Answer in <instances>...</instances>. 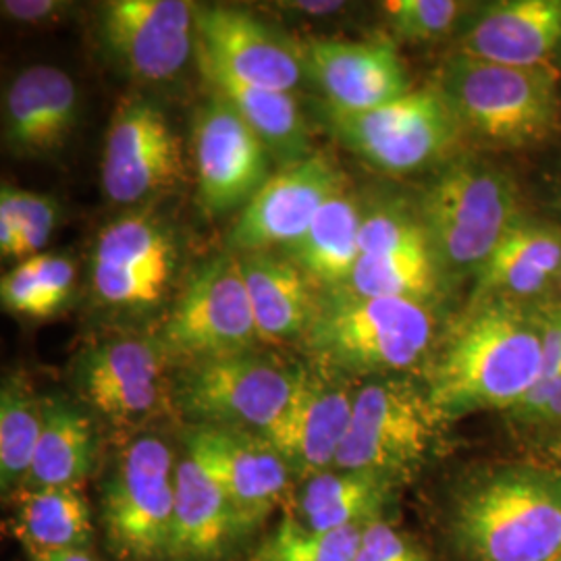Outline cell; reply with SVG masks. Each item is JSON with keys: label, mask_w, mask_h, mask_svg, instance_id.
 Wrapping results in <instances>:
<instances>
[{"label": "cell", "mask_w": 561, "mask_h": 561, "mask_svg": "<svg viewBox=\"0 0 561 561\" xmlns=\"http://www.w3.org/2000/svg\"><path fill=\"white\" fill-rule=\"evenodd\" d=\"M44 422V400L25 377H7L0 391V486L15 495L27 481Z\"/></svg>", "instance_id": "f546056e"}, {"label": "cell", "mask_w": 561, "mask_h": 561, "mask_svg": "<svg viewBox=\"0 0 561 561\" xmlns=\"http://www.w3.org/2000/svg\"><path fill=\"white\" fill-rule=\"evenodd\" d=\"M542 350L530 304L470 301L435 350L426 391L447 421L512 410L541 381Z\"/></svg>", "instance_id": "6da1fadb"}, {"label": "cell", "mask_w": 561, "mask_h": 561, "mask_svg": "<svg viewBox=\"0 0 561 561\" xmlns=\"http://www.w3.org/2000/svg\"><path fill=\"white\" fill-rule=\"evenodd\" d=\"M96 460L99 439L90 416L62 398L44 400L41 439L23 489L81 486Z\"/></svg>", "instance_id": "484cf974"}, {"label": "cell", "mask_w": 561, "mask_h": 561, "mask_svg": "<svg viewBox=\"0 0 561 561\" xmlns=\"http://www.w3.org/2000/svg\"><path fill=\"white\" fill-rule=\"evenodd\" d=\"M421 245H428V240L416 210L387 204L362 215L360 256L396 254Z\"/></svg>", "instance_id": "8d00e7d4"}, {"label": "cell", "mask_w": 561, "mask_h": 561, "mask_svg": "<svg viewBox=\"0 0 561 561\" xmlns=\"http://www.w3.org/2000/svg\"><path fill=\"white\" fill-rule=\"evenodd\" d=\"M32 561H99L90 549H69V551H53V553H42L32 558Z\"/></svg>", "instance_id": "f6af8a7d"}, {"label": "cell", "mask_w": 561, "mask_h": 561, "mask_svg": "<svg viewBox=\"0 0 561 561\" xmlns=\"http://www.w3.org/2000/svg\"><path fill=\"white\" fill-rule=\"evenodd\" d=\"M301 50L306 76L321 88L331 108L370 111L412 90L408 69L391 42L324 38Z\"/></svg>", "instance_id": "d6986e66"}, {"label": "cell", "mask_w": 561, "mask_h": 561, "mask_svg": "<svg viewBox=\"0 0 561 561\" xmlns=\"http://www.w3.org/2000/svg\"><path fill=\"white\" fill-rule=\"evenodd\" d=\"M59 221V204L50 196L2 185L0 192V254L27 261L48 243Z\"/></svg>", "instance_id": "836d02e7"}, {"label": "cell", "mask_w": 561, "mask_h": 561, "mask_svg": "<svg viewBox=\"0 0 561 561\" xmlns=\"http://www.w3.org/2000/svg\"><path fill=\"white\" fill-rule=\"evenodd\" d=\"M366 526L321 533L306 528L289 514L264 545L261 561H354Z\"/></svg>", "instance_id": "e575fe53"}, {"label": "cell", "mask_w": 561, "mask_h": 561, "mask_svg": "<svg viewBox=\"0 0 561 561\" xmlns=\"http://www.w3.org/2000/svg\"><path fill=\"white\" fill-rule=\"evenodd\" d=\"M530 308L541 335L542 370L539 385H542L561 377V300L558 296H549L530 304Z\"/></svg>", "instance_id": "60d3db41"}, {"label": "cell", "mask_w": 561, "mask_h": 561, "mask_svg": "<svg viewBox=\"0 0 561 561\" xmlns=\"http://www.w3.org/2000/svg\"><path fill=\"white\" fill-rule=\"evenodd\" d=\"M252 528L221 489L187 456L175 468L171 561H217Z\"/></svg>", "instance_id": "603a6c76"}, {"label": "cell", "mask_w": 561, "mask_h": 561, "mask_svg": "<svg viewBox=\"0 0 561 561\" xmlns=\"http://www.w3.org/2000/svg\"><path fill=\"white\" fill-rule=\"evenodd\" d=\"M341 192H345V178L324 152L287 164L245 204L231 229L229 245L241 254L266 252L275 245L289 248L308 231L322 206Z\"/></svg>", "instance_id": "5bb4252c"}, {"label": "cell", "mask_w": 561, "mask_h": 561, "mask_svg": "<svg viewBox=\"0 0 561 561\" xmlns=\"http://www.w3.org/2000/svg\"><path fill=\"white\" fill-rule=\"evenodd\" d=\"M319 368L352 377H403L435 354L437 321L428 301L368 298L347 287L319 294L301 337Z\"/></svg>", "instance_id": "3957f363"}, {"label": "cell", "mask_w": 561, "mask_h": 561, "mask_svg": "<svg viewBox=\"0 0 561 561\" xmlns=\"http://www.w3.org/2000/svg\"><path fill=\"white\" fill-rule=\"evenodd\" d=\"M196 57L201 69L266 90L291 92L306 76L300 46L227 4H196Z\"/></svg>", "instance_id": "8fae6325"}, {"label": "cell", "mask_w": 561, "mask_h": 561, "mask_svg": "<svg viewBox=\"0 0 561 561\" xmlns=\"http://www.w3.org/2000/svg\"><path fill=\"white\" fill-rule=\"evenodd\" d=\"M283 7H289V11H298L304 15H331V13H340L341 9L345 7L343 2H329V0H321V2H285Z\"/></svg>", "instance_id": "ee69618b"}, {"label": "cell", "mask_w": 561, "mask_h": 561, "mask_svg": "<svg viewBox=\"0 0 561 561\" xmlns=\"http://www.w3.org/2000/svg\"><path fill=\"white\" fill-rule=\"evenodd\" d=\"M271 159L259 134L222 96L202 106L194 129V161L198 196L208 215L243 210L271 178Z\"/></svg>", "instance_id": "9a60e30c"}, {"label": "cell", "mask_w": 561, "mask_h": 561, "mask_svg": "<svg viewBox=\"0 0 561 561\" xmlns=\"http://www.w3.org/2000/svg\"><path fill=\"white\" fill-rule=\"evenodd\" d=\"M382 11L393 32L408 42L439 41L463 25L474 4L458 0H389Z\"/></svg>", "instance_id": "d590c367"}, {"label": "cell", "mask_w": 561, "mask_h": 561, "mask_svg": "<svg viewBox=\"0 0 561 561\" xmlns=\"http://www.w3.org/2000/svg\"><path fill=\"white\" fill-rule=\"evenodd\" d=\"M558 561H561V558H560V560H558Z\"/></svg>", "instance_id": "7dc6e473"}, {"label": "cell", "mask_w": 561, "mask_h": 561, "mask_svg": "<svg viewBox=\"0 0 561 561\" xmlns=\"http://www.w3.org/2000/svg\"><path fill=\"white\" fill-rule=\"evenodd\" d=\"M101 38L125 71L144 81L178 78L196 50V4L185 0H111Z\"/></svg>", "instance_id": "4fadbf2b"}, {"label": "cell", "mask_w": 561, "mask_h": 561, "mask_svg": "<svg viewBox=\"0 0 561 561\" xmlns=\"http://www.w3.org/2000/svg\"><path fill=\"white\" fill-rule=\"evenodd\" d=\"M13 500V533L32 558L53 551L90 549L94 526L81 486L23 489Z\"/></svg>", "instance_id": "4316f807"}, {"label": "cell", "mask_w": 561, "mask_h": 561, "mask_svg": "<svg viewBox=\"0 0 561 561\" xmlns=\"http://www.w3.org/2000/svg\"><path fill=\"white\" fill-rule=\"evenodd\" d=\"M461 131L495 150L549 140L560 119L558 69L507 67L454 55L437 80Z\"/></svg>", "instance_id": "5b68a950"}, {"label": "cell", "mask_w": 561, "mask_h": 561, "mask_svg": "<svg viewBox=\"0 0 561 561\" xmlns=\"http://www.w3.org/2000/svg\"><path fill=\"white\" fill-rule=\"evenodd\" d=\"M183 175L180 138L161 108L148 101L123 102L102 154V190L108 201L129 206L157 198Z\"/></svg>", "instance_id": "7c38bea8"}, {"label": "cell", "mask_w": 561, "mask_h": 561, "mask_svg": "<svg viewBox=\"0 0 561 561\" xmlns=\"http://www.w3.org/2000/svg\"><path fill=\"white\" fill-rule=\"evenodd\" d=\"M401 484L368 472L329 470L301 484L291 514L310 530H340L382 520Z\"/></svg>", "instance_id": "d4e9b609"}, {"label": "cell", "mask_w": 561, "mask_h": 561, "mask_svg": "<svg viewBox=\"0 0 561 561\" xmlns=\"http://www.w3.org/2000/svg\"><path fill=\"white\" fill-rule=\"evenodd\" d=\"M256 341L261 340L236 254H222L202 266L162 331L169 354L196 362L250 354Z\"/></svg>", "instance_id": "30bf717a"}, {"label": "cell", "mask_w": 561, "mask_h": 561, "mask_svg": "<svg viewBox=\"0 0 561 561\" xmlns=\"http://www.w3.org/2000/svg\"><path fill=\"white\" fill-rule=\"evenodd\" d=\"M301 368L240 354L196 362L181 379L178 401L196 426L266 435L287 410Z\"/></svg>", "instance_id": "9c48e42d"}, {"label": "cell", "mask_w": 561, "mask_h": 561, "mask_svg": "<svg viewBox=\"0 0 561 561\" xmlns=\"http://www.w3.org/2000/svg\"><path fill=\"white\" fill-rule=\"evenodd\" d=\"M354 561H431V556L421 542L382 518L364 528Z\"/></svg>", "instance_id": "ab89813d"}, {"label": "cell", "mask_w": 561, "mask_h": 561, "mask_svg": "<svg viewBox=\"0 0 561 561\" xmlns=\"http://www.w3.org/2000/svg\"><path fill=\"white\" fill-rule=\"evenodd\" d=\"M449 424L424 385L408 377L368 379L356 391L333 470L368 472L403 486L442 456Z\"/></svg>", "instance_id": "8992f818"}, {"label": "cell", "mask_w": 561, "mask_h": 561, "mask_svg": "<svg viewBox=\"0 0 561 561\" xmlns=\"http://www.w3.org/2000/svg\"><path fill=\"white\" fill-rule=\"evenodd\" d=\"M169 279V271L123 268L92 262L94 291L102 301L113 306H150L161 300Z\"/></svg>", "instance_id": "74e56055"}, {"label": "cell", "mask_w": 561, "mask_h": 561, "mask_svg": "<svg viewBox=\"0 0 561 561\" xmlns=\"http://www.w3.org/2000/svg\"><path fill=\"white\" fill-rule=\"evenodd\" d=\"M460 561H558L561 472L541 461L486 463L466 474L445 510Z\"/></svg>", "instance_id": "7a4b0ae2"}, {"label": "cell", "mask_w": 561, "mask_h": 561, "mask_svg": "<svg viewBox=\"0 0 561 561\" xmlns=\"http://www.w3.org/2000/svg\"><path fill=\"white\" fill-rule=\"evenodd\" d=\"M76 266L60 254H36L21 261L0 280L2 308L25 319H48L67 304Z\"/></svg>", "instance_id": "1f68e13d"}, {"label": "cell", "mask_w": 561, "mask_h": 561, "mask_svg": "<svg viewBox=\"0 0 561 561\" xmlns=\"http://www.w3.org/2000/svg\"><path fill=\"white\" fill-rule=\"evenodd\" d=\"M80 117V92L62 69L36 65L21 71L4 96V141L23 154L55 152Z\"/></svg>", "instance_id": "7402d4cb"}, {"label": "cell", "mask_w": 561, "mask_h": 561, "mask_svg": "<svg viewBox=\"0 0 561 561\" xmlns=\"http://www.w3.org/2000/svg\"><path fill=\"white\" fill-rule=\"evenodd\" d=\"M442 279H477L524 215L520 187L495 162L458 157L426 183L416 208Z\"/></svg>", "instance_id": "277c9868"}, {"label": "cell", "mask_w": 561, "mask_h": 561, "mask_svg": "<svg viewBox=\"0 0 561 561\" xmlns=\"http://www.w3.org/2000/svg\"><path fill=\"white\" fill-rule=\"evenodd\" d=\"M360 385L327 370H301L296 393L279 422L262 435L291 474L308 481L335 468Z\"/></svg>", "instance_id": "e0dca14e"}, {"label": "cell", "mask_w": 561, "mask_h": 561, "mask_svg": "<svg viewBox=\"0 0 561 561\" xmlns=\"http://www.w3.org/2000/svg\"><path fill=\"white\" fill-rule=\"evenodd\" d=\"M561 273V225L522 215L474 279L470 301L537 304L556 296Z\"/></svg>", "instance_id": "44dd1931"}, {"label": "cell", "mask_w": 561, "mask_h": 561, "mask_svg": "<svg viewBox=\"0 0 561 561\" xmlns=\"http://www.w3.org/2000/svg\"><path fill=\"white\" fill-rule=\"evenodd\" d=\"M204 78L215 85L241 119L264 141L271 157L287 167L310 157L308 127L300 104L291 92L248 85L215 69H202Z\"/></svg>", "instance_id": "f1b7e54d"}, {"label": "cell", "mask_w": 561, "mask_h": 561, "mask_svg": "<svg viewBox=\"0 0 561 561\" xmlns=\"http://www.w3.org/2000/svg\"><path fill=\"white\" fill-rule=\"evenodd\" d=\"M556 296L561 300V273H560V283H558V291H556Z\"/></svg>", "instance_id": "bcb514c9"}, {"label": "cell", "mask_w": 561, "mask_h": 561, "mask_svg": "<svg viewBox=\"0 0 561 561\" xmlns=\"http://www.w3.org/2000/svg\"><path fill=\"white\" fill-rule=\"evenodd\" d=\"M173 241L157 217L136 210L108 222L96 240L92 262L123 268L173 271Z\"/></svg>", "instance_id": "d6a6232c"}, {"label": "cell", "mask_w": 561, "mask_h": 561, "mask_svg": "<svg viewBox=\"0 0 561 561\" xmlns=\"http://www.w3.org/2000/svg\"><path fill=\"white\" fill-rule=\"evenodd\" d=\"M240 261L259 340L277 343L304 337L319 304L310 277L298 264L268 252L243 254Z\"/></svg>", "instance_id": "cb8c5ba5"}, {"label": "cell", "mask_w": 561, "mask_h": 561, "mask_svg": "<svg viewBox=\"0 0 561 561\" xmlns=\"http://www.w3.org/2000/svg\"><path fill=\"white\" fill-rule=\"evenodd\" d=\"M2 15L20 23L57 20L71 4L60 0H2Z\"/></svg>", "instance_id": "b9f144b4"}, {"label": "cell", "mask_w": 561, "mask_h": 561, "mask_svg": "<svg viewBox=\"0 0 561 561\" xmlns=\"http://www.w3.org/2000/svg\"><path fill=\"white\" fill-rule=\"evenodd\" d=\"M183 442L252 530L291 497V470L261 435L194 424Z\"/></svg>", "instance_id": "2e32d148"}, {"label": "cell", "mask_w": 561, "mask_h": 561, "mask_svg": "<svg viewBox=\"0 0 561 561\" xmlns=\"http://www.w3.org/2000/svg\"><path fill=\"white\" fill-rule=\"evenodd\" d=\"M458 55L507 67H553L561 55V0L474 7L461 25Z\"/></svg>", "instance_id": "ffe728a7"}, {"label": "cell", "mask_w": 561, "mask_h": 561, "mask_svg": "<svg viewBox=\"0 0 561 561\" xmlns=\"http://www.w3.org/2000/svg\"><path fill=\"white\" fill-rule=\"evenodd\" d=\"M520 442L530 460L541 461L545 466L561 472V428L520 437Z\"/></svg>", "instance_id": "7bdbcfd3"}, {"label": "cell", "mask_w": 561, "mask_h": 561, "mask_svg": "<svg viewBox=\"0 0 561 561\" xmlns=\"http://www.w3.org/2000/svg\"><path fill=\"white\" fill-rule=\"evenodd\" d=\"M175 468L171 447L157 435H141L121 451L102 489V526L121 560H169Z\"/></svg>", "instance_id": "ba28073f"}, {"label": "cell", "mask_w": 561, "mask_h": 561, "mask_svg": "<svg viewBox=\"0 0 561 561\" xmlns=\"http://www.w3.org/2000/svg\"><path fill=\"white\" fill-rule=\"evenodd\" d=\"M364 210L347 192L327 202L289 256L312 283L327 289L345 287L360 259V225Z\"/></svg>", "instance_id": "83f0119b"}, {"label": "cell", "mask_w": 561, "mask_h": 561, "mask_svg": "<svg viewBox=\"0 0 561 561\" xmlns=\"http://www.w3.org/2000/svg\"><path fill=\"white\" fill-rule=\"evenodd\" d=\"M321 119L343 148L370 167L408 175L454 159L460 121L437 83L412 88L370 111L345 113L322 104Z\"/></svg>", "instance_id": "52a82bcc"}, {"label": "cell", "mask_w": 561, "mask_h": 561, "mask_svg": "<svg viewBox=\"0 0 561 561\" xmlns=\"http://www.w3.org/2000/svg\"><path fill=\"white\" fill-rule=\"evenodd\" d=\"M507 426L520 437L561 428V377L542 382L520 403L503 414Z\"/></svg>", "instance_id": "f35d334b"}, {"label": "cell", "mask_w": 561, "mask_h": 561, "mask_svg": "<svg viewBox=\"0 0 561 561\" xmlns=\"http://www.w3.org/2000/svg\"><path fill=\"white\" fill-rule=\"evenodd\" d=\"M442 273L428 245L382 256H360L347 289L368 298L433 301L439 291Z\"/></svg>", "instance_id": "4dcf8cb0"}, {"label": "cell", "mask_w": 561, "mask_h": 561, "mask_svg": "<svg viewBox=\"0 0 561 561\" xmlns=\"http://www.w3.org/2000/svg\"><path fill=\"white\" fill-rule=\"evenodd\" d=\"M162 341L125 337L88 350L78 362L81 396L104 421L131 426L154 416L167 398Z\"/></svg>", "instance_id": "ac0fdd59"}]
</instances>
